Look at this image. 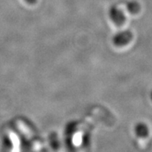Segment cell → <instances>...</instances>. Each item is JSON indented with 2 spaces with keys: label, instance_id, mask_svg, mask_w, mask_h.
<instances>
[{
  "label": "cell",
  "instance_id": "cell-1",
  "mask_svg": "<svg viewBox=\"0 0 152 152\" xmlns=\"http://www.w3.org/2000/svg\"><path fill=\"white\" fill-rule=\"evenodd\" d=\"M133 33L130 30H124L116 33L113 38V42L116 46H127L133 39Z\"/></svg>",
  "mask_w": 152,
  "mask_h": 152
},
{
  "label": "cell",
  "instance_id": "cell-2",
  "mask_svg": "<svg viewBox=\"0 0 152 152\" xmlns=\"http://www.w3.org/2000/svg\"><path fill=\"white\" fill-rule=\"evenodd\" d=\"M109 15L111 20L115 23L116 25L121 26L126 21V16L120 9L117 6H113L110 8V11H109Z\"/></svg>",
  "mask_w": 152,
  "mask_h": 152
},
{
  "label": "cell",
  "instance_id": "cell-3",
  "mask_svg": "<svg viewBox=\"0 0 152 152\" xmlns=\"http://www.w3.org/2000/svg\"><path fill=\"white\" fill-rule=\"evenodd\" d=\"M127 10L130 14H137L141 10V6L136 1H130L127 2Z\"/></svg>",
  "mask_w": 152,
  "mask_h": 152
},
{
  "label": "cell",
  "instance_id": "cell-4",
  "mask_svg": "<svg viewBox=\"0 0 152 152\" xmlns=\"http://www.w3.org/2000/svg\"><path fill=\"white\" fill-rule=\"evenodd\" d=\"M136 131L139 135L144 136V135H146L148 134V127L145 125V124H138V125L136 127Z\"/></svg>",
  "mask_w": 152,
  "mask_h": 152
},
{
  "label": "cell",
  "instance_id": "cell-5",
  "mask_svg": "<svg viewBox=\"0 0 152 152\" xmlns=\"http://www.w3.org/2000/svg\"><path fill=\"white\" fill-rule=\"evenodd\" d=\"M26 2H27L28 4H30V5H33L37 2V0H25Z\"/></svg>",
  "mask_w": 152,
  "mask_h": 152
},
{
  "label": "cell",
  "instance_id": "cell-6",
  "mask_svg": "<svg viewBox=\"0 0 152 152\" xmlns=\"http://www.w3.org/2000/svg\"><path fill=\"white\" fill-rule=\"evenodd\" d=\"M151 100H152V91H151Z\"/></svg>",
  "mask_w": 152,
  "mask_h": 152
}]
</instances>
